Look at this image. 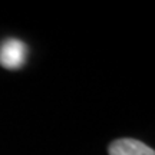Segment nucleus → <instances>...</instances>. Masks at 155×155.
<instances>
[{
	"mask_svg": "<svg viewBox=\"0 0 155 155\" xmlns=\"http://www.w3.org/2000/svg\"><path fill=\"white\" fill-rule=\"evenodd\" d=\"M109 155H155V151L138 139L122 138L114 141L109 148Z\"/></svg>",
	"mask_w": 155,
	"mask_h": 155,
	"instance_id": "2",
	"label": "nucleus"
},
{
	"mask_svg": "<svg viewBox=\"0 0 155 155\" xmlns=\"http://www.w3.org/2000/svg\"><path fill=\"white\" fill-rule=\"evenodd\" d=\"M28 52V45L20 39H5L0 43V66L9 71L20 69L26 63Z\"/></svg>",
	"mask_w": 155,
	"mask_h": 155,
	"instance_id": "1",
	"label": "nucleus"
}]
</instances>
